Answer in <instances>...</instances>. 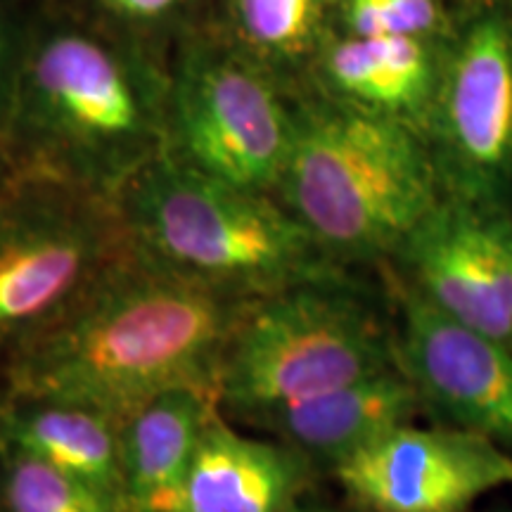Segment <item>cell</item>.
<instances>
[{"label": "cell", "mask_w": 512, "mask_h": 512, "mask_svg": "<svg viewBox=\"0 0 512 512\" xmlns=\"http://www.w3.org/2000/svg\"><path fill=\"white\" fill-rule=\"evenodd\" d=\"M254 299L214 290L133 245L53 325L8 354L10 401H60L114 422L174 389L216 399Z\"/></svg>", "instance_id": "1"}, {"label": "cell", "mask_w": 512, "mask_h": 512, "mask_svg": "<svg viewBox=\"0 0 512 512\" xmlns=\"http://www.w3.org/2000/svg\"><path fill=\"white\" fill-rule=\"evenodd\" d=\"M169 72L83 27L48 31L19 67L8 107L22 174L119 200L166 150Z\"/></svg>", "instance_id": "2"}, {"label": "cell", "mask_w": 512, "mask_h": 512, "mask_svg": "<svg viewBox=\"0 0 512 512\" xmlns=\"http://www.w3.org/2000/svg\"><path fill=\"white\" fill-rule=\"evenodd\" d=\"M273 195L344 268H380L446 197L430 143L401 121L292 93V140Z\"/></svg>", "instance_id": "3"}, {"label": "cell", "mask_w": 512, "mask_h": 512, "mask_svg": "<svg viewBox=\"0 0 512 512\" xmlns=\"http://www.w3.org/2000/svg\"><path fill=\"white\" fill-rule=\"evenodd\" d=\"M117 202L133 245L235 297L259 299L351 271L316 245L273 192L216 181L166 150L128 181Z\"/></svg>", "instance_id": "4"}, {"label": "cell", "mask_w": 512, "mask_h": 512, "mask_svg": "<svg viewBox=\"0 0 512 512\" xmlns=\"http://www.w3.org/2000/svg\"><path fill=\"white\" fill-rule=\"evenodd\" d=\"M392 363L396 328L389 292L382 302L354 271L332 273L247 306L223 356L216 401L233 422L254 425Z\"/></svg>", "instance_id": "5"}, {"label": "cell", "mask_w": 512, "mask_h": 512, "mask_svg": "<svg viewBox=\"0 0 512 512\" xmlns=\"http://www.w3.org/2000/svg\"><path fill=\"white\" fill-rule=\"evenodd\" d=\"M131 247L117 200L19 174L0 195V351L41 335Z\"/></svg>", "instance_id": "6"}, {"label": "cell", "mask_w": 512, "mask_h": 512, "mask_svg": "<svg viewBox=\"0 0 512 512\" xmlns=\"http://www.w3.org/2000/svg\"><path fill=\"white\" fill-rule=\"evenodd\" d=\"M292 140V93L230 43L195 41L169 72L166 152L190 169L273 192Z\"/></svg>", "instance_id": "7"}, {"label": "cell", "mask_w": 512, "mask_h": 512, "mask_svg": "<svg viewBox=\"0 0 512 512\" xmlns=\"http://www.w3.org/2000/svg\"><path fill=\"white\" fill-rule=\"evenodd\" d=\"M425 138L446 195L512 216L510 27L484 19L441 62Z\"/></svg>", "instance_id": "8"}, {"label": "cell", "mask_w": 512, "mask_h": 512, "mask_svg": "<svg viewBox=\"0 0 512 512\" xmlns=\"http://www.w3.org/2000/svg\"><path fill=\"white\" fill-rule=\"evenodd\" d=\"M394 311L396 361L432 422L482 434L512 451V347L437 309L380 266Z\"/></svg>", "instance_id": "9"}, {"label": "cell", "mask_w": 512, "mask_h": 512, "mask_svg": "<svg viewBox=\"0 0 512 512\" xmlns=\"http://www.w3.org/2000/svg\"><path fill=\"white\" fill-rule=\"evenodd\" d=\"M349 503L366 512H472L512 486V451L451 425L396 427L332 467Z\"/></svg>", "instance_id": "10"}, {"label": "cell", "mask_w": 512, "mask_h": 512, "mask_svg": "<svg viewBox=\"0 0 512 512\" xmlns=\"http://www.w3.org/2000/svg\"><path fill=\"white\" fill-rule=\"evenodd\" d=\"M384 266L451 318L512 347L510 214L446 195Z\"/></svg>", "instance_id": "11"}, {"label": "cell", "mask_w": 512, "mask_h": 512, "mask_svg": "<svg viewBox=\"0 0 512 512\" xmlns=\"http://www.w3.org/2000/svg\"><path fill=\"white\" fill-rule=\"evenodd\" d=\"M420 418H427L425 403L396 361L354 382L280 408L249 427L292 446L313 467L332 470L384 434Z\"/></svg>", "instance_id": "12"}, {"label": "cell", "mask_w": 512, "mask_h": 512, "mask_svg": "<svg viewBox=\"0 0 512 512\" xmlns=\"http://www.w3.org/2000/svg\"><path fill=\"white\" fill-rule=\"evenodd\" d=\"M313 470L292 446L240 432L216 408L197 444L183 512H290Z\"/></svg>", "instance_id": "13"}, {"label": "cell", "mask_w": 512, "mask_h": 512, "mask_svg": "<svg viewBox=\"0 0 512 512\" xmlns=\"http://www.w3.org/2000/svg\"><path fill=\"white\" fill-rule=\"evenodd\" d=\"M425 41L351 34L330 41L313 62L318 93L356 110L401 121L425 136L441 74V64Z\"/></svg>", "instance_id": "14"}, {"label": "cell", "mask_w": 512, "mask_h": 512, "mask_svg": "<svg viewBox=\"0 0 512 512\" xmlns=\"http://www.w3.org/2000/svg\"><path fill=\"white\" fill-rule=\"evenodd\" d=\"M214 396L174 389L147 401L119 425L124 512H183L185 484Z\"/></svg>", "instance_id": "15"}, {"label": "cell", "mask_w": 512, "mask_h": 512, "mask_svg": "<svg viewBox=\"0 0 512 512\" xmlns=\"http://www.w3.org/2000/svg\"><path fill=\"white\" fill-rule=\"evenodd\" d=\"M0 415L5 448L27 453L112 498L124 512L119 422L60 401H10Z\"/></svg>", "instance_id": "16"}, {"label": "cell", "mask_w": 512, "mask_h": 512, "mask_svg": "<svg viewBox=\"0 0 512 512\" xmlns=\"http://www.w3.org/2000/svg\"><path fill=\"white\" fill-rule=\"evenodd\" d=\"M335 10L339 0H228V43L292 93L290 81L328 46Z\"/></svg>", "instance_id": "17"}, {"label": "cell", "mask_w": 512, "mask_h": 512, "mask_svg": "<svg viewBox=\"0 0 512 512\" xmlns=\"http://www.w3.org/2000/svg\"><path fill=\"white\" fill-rule=\"evenodd\" d=\"M3 498L10 512H121L112 498L81 479L8 448Z\"/></svg>", "instance_id": "18"}, {"label": "cell", "mask_w": 512, "mask_h": 512, "mask_svg": "<svg viewBox=\"0 0 512 512\" xmlns=\"http://www.w3.org/2000/svg\"><path fill=\"white\" fill-rule=\"evenodd\" d=\"M351 36L427 38L439 27L437 0H339Z\"/></svg>", "instance_id": "19"}, {"label": "cell", "mask_w": 512, "mask_h": 512, "mask_svg": "<svg viewBox=\"0 0 512 512\" xmlns=\"http://www.w3.org/2000/svg\"><path fill=\"white\" fill-rule=\"evenodd\" d=\"M93 3L126 27L150 29L183 15L192 0H93Z\"/></svg>", "instance_id": "20"}, {"label": "cell", "mask_w": 512, "mask_h": 512, "mask_svg": "<svg viewBox=\"0 0 512 512\" xmlns=\"http://www.w3.org/2000/svg\"><path fill=\"white\" fill-rule=\"evenodd\" d=\"M19 174H22V171L17 169L15 159L10 157V152L0 150V195H3V192L17 181Z\"/></svg>", "instance_id": "21"}, {"label": "cell", "mask_w": 512, "mask_h": 512, "mask_svg": "<svg viewBox=\"0 0 512 512\" xmlns=\"http://www.w3.org/2000/svg\"><path fill=\"white\" fill-rule=\"evenodd\" d=\"M290 512H366V510H358L351 505V510H337V508H323V505H294Z\"/></svg>", "instance_id": "22"}, {"label": "cell", "mask_w": 512, "mask_h": 512, "mask_svg": "<svg viewBox=\"0 0 512 512\" xmlns=\"http://www.w3.org/2000/svg\"><path fill=\"white\" fill-rule=\"evenodd\" d=\"M0 86H3V48H0Z\"/></svg>", "instance_id": "23"}, {"label": "cell", "mask_w": 512, "mask_h": 512, "mask_svg": "<svg viewBox=\"0 0 512 512\" xmlns=\"http://www.w3.org/2000/svg\"><path fill=\"white\" fill-rule=\"evenodd\" d=\"M496 512H512V510H496Z\"/></svg>", "instance_id": "24"}]
</instances>
